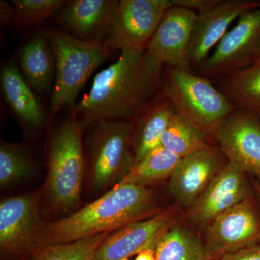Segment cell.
Wrapping results in <instances>:
<instances>
[{
	"label": "cell",
	"mask_w": 260,
	"mask_h": 260,
	"mask_svg": "<svg viewBox=\"0 0 260 260\" xmlns=\"http://www.w3.org/2000/svg\"><path fill=\"white\" fill-rule=\"evenodd\" d=\"M164 69L146 49L121 51L115 62L95 75L71 112L83 131L101 121L130 122L158 95Z\"/></svg>",
	"instance_id": "cell-1"
},
{
	"label": "cell",
	"mask_w": 260,
	"mask_h": 260,
	"mask_svg": "<svg viewBox=\"0 0 260 260\" xmlns=\"http://www.w3.org/2000/svg\"><path fill=\"white\" fill-rule=\"evenodd\" d=\"M168 206L153 187L119 183L68 216L44 223L38 247L115 232L129 224L152 218Z\"/></svg>",
	"instance_id": "cell-2"
},
{
	"label": "cell",
	"mask_w": 260,
	"mask_h": 260,
	"mask_svg": "<svg viewBox=\"0 0 260 260\" xmlns=\"http://www.w3.org/2000/svg\"><path fill=\"white\" fill-rule=\"evenodd\" d=\"M83 133L71 112L51 135L44 191L49 206L56 213L71 214L79 206L86 170Z\"/></svg>",
	"instance_id": "cell-3"
},
{
	"label": "cell",
	"mask_w": 260,
	"mask_h": 260,
	"mask_svg": "<svg viewBox=\"0 0 260 260\" xmlns=\"http://www.w3.org/2000/svg\"><path fill=\"white\" fill-rule=\"evenodd\" d=\"M55 61V80L51 96L53 114L70 111L94 71L109 59L112 49L104 43L80 40L64 30L44 29Z\"/></svg>",
	"instance_id": "cell-4"
},
{
	"label": "cell",
	"mask_w": 260,
	"mask_h": 260,
	"mask_svg": "<svg viewBox=\"0 0 260 260\" xmlns=\"http://www.w3.org/2000/svg\"><path fill=\"white\" fill-rule=\"evenodd\" d=\"M88 128L91 130L85 156L88 189L99 198L120 183L134 166L133 127L129 121H114Z\"/></svg>",
	"instance_id": "cell-5"
},
{
	"label": "cell",
	"mask_w": 260,
	"mask_h": 260,
	"mask_svg": "<svg viewBox=\"0 0 260 260\" xmlns=\"http://www.w3.org/2000/svg\"><path fill=\"white\" fill-rule=\"evenodd\" d=\"M160 93L209 135L237 109L208 78L180 68L164 67Z\"/></svg>",
	"instance_id": "cell-6"
},
{
	"label": "cell",
	"mask_w": 260,
	"mask_h": 260,
	"mask_svg": "<svg viewBox=\"0 0 260 260\" xmlns=\"http://www.w3.org/2000/svg\"><path fill=\"white\" fill-rule=\"evenodd\" d=\"M201 237L211 260L260 244V207L253 191L211 222Z\"/></svg>",
	"instance_id": "cell-7"
},
{
	"label": "cell",
	"mask_w": 260,
	"mask_h": 260,
	"mask_svg": "<svg viewBox=\"0 0 260 260\" xmlns=\"http://www.w3.org/2000/svg\"><path fill=\"white\" fill-rule=\"evenodd\" d=\"M40 199L27 193L8 197L0 203L2 259L24 260L37 249L43 222Z\"/></svg>",
	"instance_id": "cell-8"
},
{
	"label": "cell",
	"mask_w": 260,
	"mask_h": 260,
	"mask_svg": "<svg viewBox=\"0 0 260 260\" xmlns=\"http://www.w3.org/2000/svg\"><path fill=\"white\" fill-rule=\"evenodd\" d=\"M252 192L249 176L242 168L229 161L190 208L182 220L200 236L215 218Z\"/></svg>",
	"instance_id": "cell-9"
},
{
	"label": "cell",
	"mask_w": 260,
	"mask_h": 260,
	"mask_svg": "<svg viewBox=\"0 0 260 260\" xmlns=\"http://www.w3.org/2000/svg\"><path fill=\"white\" fill-rule=\"evenodd\" d=\"M260 50V6L238 19L237 25L226 32L211 55L200 67L205 78L225 76L256 60Z\"/></svg>",
	"instance_id": "cell-10"
},
{
	"label": "cell",
	"mask_w": 260,
	"mask_h": 260,
	"mask_svg": "<svg viewBox=\"0 0 260 260\" xmlns=\"http://www.w3.org/2000/svg\"><path fill=\"white\" fill-rule=\"evenodd\" d=\"M210 136L229 161L260 182V120L255 112L236 109Z\"/></svg>",
	"instance_id": "cell-11"
},
{
	"label": "cell",
	"mask_w": 260,
	"mask_h": 260,
	"mask_svg": "<svg viewBox=\"0 0 260 260\" xmlns=\"http://www.w3.org/2000/svg\"><path fill=\"white\" fill-rule=\"evenodd\" d=\"M172 0H120L104 44L112 51L146 49Z\"/></svg>",
	"instance_id": "cell-12"
},
{
	"label": "cell",
	"mask_w": 260,
	"mask_h": 260,
	"mask_svg": "<svg viewBox=\"0 0 260 260\" xmlns=\"http://www.w3.org/2000/svg\"><path fill=\"white\" fill-rule=\"evenodd\" d=\"M183 211L173 203L152 218L135 222L109 234L97 251L95 260H123L155 249L164 234L182 218Z\"/></svg>",
	"instance_id": "cell-13"
},
{
	"label": "cell",
	"mask_w": 260,
	"mask_h": 260,
	"mask_svg": "<svg viewBox=\"0 0 260 260\" xmlns=\"http://www.w3.org/2000/svg\"><path fill=\"white\" fill-rule=\"evenodd\" d=\"M228 162L215 145L181 158L168 181L174 204L183 212L190 208Z\"/></svg>",
	"instance_id": "cell-14"
},
{
	"label": "cell",
	"mask_w": 260,
	"mask_h": 260,
	"mask_svg": "<svg viewBox=\"0 0 260 260\" xmlns=\"http://www.w3.org/2000/svg\"><path fill=\"white\" fill-rule=\"evenodd\" d=\"M197 14L186 8H169L147 46L149 55L164 67L193 72L189 49Z\"/></svg>",
	"instance_id": "cell-15"
},
{
	"label": "cell",
	"mask_w": 260,
	"mask_h": 260,
	"mask_svg": "<svg viewBox=\"0 0 260 260\" xmlns=\"http://www.w3.org/2000/svg\"><path fill=\"white\" fill-rule=\"evenodd\" d=\"M259 6V0H220L211 9L198 13L189 49L191 68L199 69L210 56L211 49L229 31L231 24L244 13Z\"/></svg>",
	"instance_id": "cell-16"
},
{
	"label": "cell",
	"mask_w": 260,
	"mask_h": 260,
	"mask_svg": "<svg viewBox=\"0 0 260 260\" xmlns=\"http://www.w3.org/2000/svg\"><path fill=\"white\" fill-rule=\"evenodd\" d=\"M118 0H73L53 15L70 35L88 42L104 43L119 5Z\"/></svg>",
	"instance_id": "cell-17"
},
{
	"label": "cell",
	"mask_w": 260,
	"mask_h": 260,
	"mask_svg": "<svg viewBox=\"0 0 260 260\" xmlns=\"http://www.w3.org/2000/svg\"><path fill=\"white\" fill-rule=\"evenodd\" d=\"M0 86L5 102L22 124L31 129L44 126L46 116L42 105L14 61L2 66Z\"/></svg>",
	"instance_id": "cell-18"
},
{
	"label": "cell",
	"mask_w": 260,
	"mask_h": 260,
	"mask_svg": "<svg viewBox=\"0 0 260 260\" xmlns=\"http://www.w3.org/2000/svg\"><path fill=\"white\" fill-rule=\"evenodd\" d=\"M175 111L172 103L160 93L130 121L135 164L160 146L162 135Z\"/></svg>",
	"instance_id": "cell-19"
},
{
	"label": "cell",
	"mask_w": 260,
	"mask_h": 260,
	"mask_svg": "<svg viewBox=\"0 0 260 260\" xmlns=\"http://www.w3.org/2000/svg\"><path fill=\"white\" fill-rule=\"evenodd\" d=\"M22 75L39 93L51 91L55 80V61L44 31H39L22 48L19 54Z\"/></svg>",
	"instance_id": "cell-20"
},
{
	"label": "cell",
	"mask_w": 260,
	"mask_h": 260,
	"mask_svg": "<svg viewBox=\"0 0 260 260\" xmlns=\"http://www.w3.org/2000/svg\"><path fill=\"white\" fill-rule=\"evenodd\" d=\"M156 260H211L203 239L182 218L160 238L155 247Z\"/></svg>",
	"instance_id": "cell-21"
},
{
	"label": "cell",
	"mask_w": 260,
	"mask_h": 260,
	"mask_svg": "<svg viewBox=\"0 0 260 260\" xmlns=\"http://www.w3.org/2000/svg\"><path fill=\"white\" fill-rule=\"evenodd\" d=\"M218 89L237 109L255 112L260 108V59L222 78Z\"/></svg>",
	"instance_id": "cell-22"
},
{
	"label": "cell",
	"mask_w": 260,
	"mask_h": 260,
	"mask_svg": "<svg viewBox=\"0 0 260 260\" xmlns=\"http://www.w3.org/2000/svg\"><path fill=\"white\" fill-rule=\"evenodd\" d=\"M215 145L208 133L187 117L174 112L160 145L181 158Z\"/></svg>",
	"instance_id": "cell-23"
},
{
	"label": "cell",
	"mask_w": 260,
	"mask_h": 260,
	"mask_svg": "<svg viewBox=\"0 0 260 260\" xmlns=\"http://www.w3.org/2000/svg\"><path fill=\"white\" fill-rule=\"evenodd\" d=\"M181 159L177 154L160 145L134 164L120 183L153 187L166 179L169 180Z\"/></svg>",
	"instance_id": "cell-24"
},
{
	"label": "cell",
	"mask_w": 260,
	"mask_h": 260,
	"mask_svg": "<svg viewBox=\"0 0 260 260\" xmlns=\"http://www.w3.org/2000/svg\"><path fill=\"white\" fill-rule=\"evenodd\" d=\"M111 233L62 244L42 245L24 260H95L99 247Z\"/></svg>",
	"instance_id": "cell-25"
},
{
	"label": "cell",
	"mask_w": 260,
	"mask_h": 260,
	"mask_svg": "<svg viewBox=\"0 0 260 260\" xmlns=\"http://www.w3.org/2000/svg\"><path fill=\"white\" fill-rule=\"evenodd\" d=\"M35 161L20 144L1 140L0 143V186H14L26 180L35 172Z\"/></svg>",
	"instance_id": "cell-26"
},
{
	"label": "cell",
	"mask_w": 260,
	"mask_h": 260,
	"mask_svg": "<svg viewBox=\"0 0 260 260\" xmlns=\"http://www.w3.org/2000/svg\"><path fill=\"white\" fill-rule=\"evenodd\" d=\"M67 3L64 0H12L15 10L14 24L19 28L37 26Z\"/></svg>",
	"instance_id": "cell-27"
},
{
	"label": "cell",
	"mask_w": 260,
	"mask_h": 260,
	"mask_svg": "<svg viewBox=\"0 0 260 260\" xmlns=\"http://www.w3.org/2000/svg\"><path fill=\"white\" fill-rule=\"evenodd\" d=\"M220 2V0H172V7L186 8L200 13L211 9Z\"/></svg>",
	"instance_id": "cell-28"
},
{
	"label": "cell",
	"mask_w": 260,
	"mask_h": 260,
	"mask_svg": "<svg viewBox=\"0 0 260 260\" xmlns=\"http://www.w3.org/2000/svg\"><path fill=\"white\" fill-rule=\"evenodd\" d=\"M218 260H260V244L228 254Z\"/></svg>",
	"instance_id": "cell-29"
},
{
	"label": "cell",
	"mask_w": 260,
	"mask_h": 260,
	"mask_svg": "<svg viewBox=\"0 0 260 260\" xmlns=\"http://www.w3.org/2000/svg\"><path fill=\"white\" fill-rule=\"evenodd\" d=\"M15 10L14 6L4 0L0 1V20L1 26L7 28L15 23Z\"/></svg>",
	"instance_id": "cell-30"
},
{
	"label": "cell",
	"mask_w": 260,
	"mask_h": 260,
	"mask_svg": "<svg viewBox=\"0 0 260 260\" xmlns=\"http://www.w3.org/2000/svg\"><path fill=\"white\" fill-rule=\"evenodd\" d=\"M135 260H156L155 249H148L142 251L137 255Z\"/></svg>",
	"instance_id": "cell-31"
},
{
	"label": "cell",
	"mask_w": 260,
	"mask_h": 260,
	"mask_svg": "<svg viewBox=\"0 0 260 260\" xmlns=\"http://www.w3.org/2000/svg\"><path fill=\"white\" fill-rule=\"evenodd\" d=\"M249 179H250L253 193H254V197H255L256 201L260 207V182L251 177H249Z\"/></svg>",
	"instance_id": "cell-32"
},
{
	"label": "cell",
	"mask_w": 260,
	"mask_h": 260,
	"mask_svg": "<svg viewBox=\"0 0 260 260\" xmlns=\"http://www.w3.org/2000/svg\"><path fill=\"white\" fill-rule=\"evenodd\" d=\"M256 115H257L258 117H259V120H260V108L258 110H256L255 112Z\"/></svg>",
	"instance_id": "cell-33"
},
{
	"label": "cell",
	"mask_w": 260,
	"mask_h": 260,
	"mask_svg": "<svg viewBox=\"0 0 260 260\" xmlns=\"http://www.w3.org/2000/svg\"><path fill=\"white\" fill-rule=\"evenodd\" d=\"M260 59V50L259 51V53H258L257 57H256V60H257V59Z\"/></svg>",
	"instance_id": "cell-34"
},
{
	"label": "cell",
	"mask_w": 260,
	"mask_h": 260,
	"mask_svg": "<svg viewBox=\"0 0 260 260\" xmlns=\"http://www.w3.org/2000/svg\"><path fill=\"white\" fill-rule=\"evenodd\" d=\"M123 260H129V259H123Z\"/></svg>",
	"instance_id": "cell-35"
}]
</instances>
